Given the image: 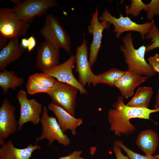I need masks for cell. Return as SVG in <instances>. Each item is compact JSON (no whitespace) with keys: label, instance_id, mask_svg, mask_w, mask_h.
I'll return each mask as SVG.
<instances>
[{"label":"cell","instance_id":"6da1fadb","mask_svg":"<svg viewBox=\"0 0 159 159\" xmlns=\"http://www.w3.org/2000/svg\"><path fill=\"white\" fill-rule=\"evenodd\" d=\"M124 99L122 96L119 95L112 105L113 108L110 109L107 113L109 129L117 136L122 134L128 135L134 132L135 127L130 123V119L138 118L150 120L151 114L159 112L158 108L151 109L129 107L124 103Z\"/></svg>","mask_w":159,"mask_h":159},{"label":"cell","instance_id":"7a4b0ae2","mask_svg":"<svg viewBox=\"0 0 159 159\" xmlns=\"http://www.w3.org/2000/svg\"><path fill=\"white\" fill-rule=\"evenodd\" d=\"M122 39L124 45L120 46V49L123 54L128 70L148 77L155 75L156 72L145 58L146 47L142 45L138 49H135L133 45L130 33L127 34Z\"/></svg>","mask_w":159,"mask_h":159},{"label":"cell","instance_id":"3957f363","mask_svg":"<svg viewBox=\"0 0 159 159\" xmlns=\"http://www.w3.org/2000/svg\"><path fill=\"white\" fill-rule=\"evenodd\" d=\"M40 32L45 40L55 47L63 48L67 52L70 53V37L54 15L49 14L46 15L44 25Z\"/></svg>","mask_w":159,"mask_h":159},{"label":"cell","instance_id":"277c9868","mask_svg":"<svg viewBox=\"0 0 159 159\" xmlns=\"http://www.w3.org/2000/svg\"><path fill=\"white\" fill-rule=\"evenodd\" d=\"M30 27L29 23L19 19L13 8L0 9V37L7 39L25 36Z\"/></svg>","mask_w":159,"mask_h":159},{"label":"cell","instance_id":"5b68a950","mask_svg":"<svg viewBox=\"0 0 159 159\" xmlns=\"http://www.w3.org/2000/svg\"><path fill=\"white\" fill-rule=\"evenodd\" d=\"M79 90L67 83L57 81L48 94L52 102L75 117L76 99Z\"/></svg>","mask_w":159,"mask_h":159},{"label":"cell","instance_id":"8992f818","mask_svg":"<svg viewBox=\"0 0 159 159\" xmlns=\"http://www.w3.org/2000/svg\"><path fill=\"white\" fill-rule=\"evenodd\" d=\"M99 19L113 25L115 28L114 32L116 33L117 38L124 32L132 31L139 32L142 39H144L145 35L148 34L155 24L154 21L152 20L149 22L138 24L132 21L127 16L124 17L121 14L119 17L117 18L112 16L106 8Z\"/></svg>","mask_w":159,"mask_h":159},{"label":"cell","instance_id":"52a82bcc","mask_svg":"<svg viewBox=\"0 0 159 159\" xmlns=\"http://www.w3.org/2000/svg\"><path fill=\"white\" fill-rule=\"evenodd\" d=\"M58 5L55 0H26L13 9L19 19L29 23L36 16L46 14L49 8Z\"/></svg>","mask_w":159,"mask_h":159},{"label":"cell","instance_id":"ba28073f","mask_svg":"<svg viewBox=\"0 0 159 159\" xmlns=\"http://www.w3.org/2000/svg\"><path fill=\"white\" fill-rule=\"evenodd\" d=\"M40 122L42 125V133L40 136L37 138L39 141L47 139L49 145L55 140L64 146H67L70 144V139L62 130L57 119L49 115L46 106L43 108Z\"/></svg>","mask_w":159,"mask_h":159},{"label":"cell","instance_id":"9c48e42d","mask_svg":"<svg viewBox=\"0 0 159 159\" xmlns=\"http://www.w3.org/2000/svg\"><path fill=\"white\" fill-rule=\"evenodd\" d=\"M16 98L20 105L18 130H20L24 124L29 122L34 125H37L40 122V115L42 108V104L35 99H29L27 93L23 90L19 91Z\"/></svg>","mask_w":159,"mask_h":159},{"label":"cell","instance_id":"30bf717a","mask_svg":"<svg viewBox=\"0 0 159 159\" xmlns=\"http://www.w3.org/2000/svg\"><path fill=\"white\" fill-rule=\"evenodd\" d=\"M75 63V56L72 54L64 62L43 73L56 78L59 81L74 86L82 94L87 95V90L76 79L73 73L72 69Z\"/></svg>","mask_w":159,"mask_h":159},{"label":"cell","instance_id":"8fae6325","mask_svg":"<svg viewBox=\"0 0 159 159\" xmlns=\"http://www.w3.org/2000/svg\"><path fill=\"white\" fill-rule=\"evenodd\" d=\"M99 10L96 7L95 12L92 13V18L90 24L88 27L89 32L93 35V39L90 45L89 62L90 66H92L95 63L99 49L101 47L102 33L104 29H107L109 23L105 21L100 22L98 18Z\"/></svg>","mask_w":159,"mask_h":159},{"label":"cell","instance_id":"7c38bea8","mask_svg":"<svg viewBox=\"0 0 159 159\" xmlns=\"http://www.w3.org/2000/svg\"><path fill=\"white\" fill-rule=\"evenodd\" d=\"M59 49L45 40L38 47L35 65L42 72L51 69L59 64Z\"/></svg>","mask_w":159,"mask_h":159},{"label":"cell","instance_id":"4fadbf2b","mask_svg":"<svg viewBox=\"0 0 159 159\" xmlns=\"http://www.w3.org/2000/svg\"><path fill=\"white\" fill-rule=\"evenodd\" d=\"M87 40L83 35L82 44L77 47L75 55L76 63V72L78 74L79 82L84 87L92 84V79L95 74L92 71L88 58Z\"/></svg>","mask_w":159,"mask_h":159},{"label":"cell","instance_id":"5bb4252c","mask_svg":"<svg viewBox=\"0 0 159 159\" xmlns=\"http://www.w3.org/2000/svg\"><path fill=\"white\" fill-rule=\"evenodd\" d=\"M16 109L7 98L4 100L0 107V139H6L17 132L18 124L14 115Z\"/></svg>","mask_w":159,"mask_h":159},{"label":"cell","instance_id":"9a60e30c","mask_svg":"<svg viewBox=\"0 0 159 159\" xmlns=\"http://www.w3.org/2000/svg\"><path fill=\"white\" fill-rule=\"evenodd\" d=\"M148 78L128 70L115 83L114 87L118 89L124 98L128 99L133 95L136 87L145 82Z\"/></svg>","mask_w":159,"mask_h":159},{"label":"cell","instance_id":"2e32d148","mask_svg":"<svg viewBox=\"0 0 159 159\" xmlns=\"http://www.w3.org/2000/svg\"><path fill=\"white\" fill-rule=\"evenodd\" d=\"M49 109L56 116L58 122L62 130L64 132L70 130L72 134H76L77 128L83 123L81 118H76L70 115L61 107L54 104L52 102L48 105Z\"/></svg>","mask_w":159,"mask_h":159},{"label":"cell","instance_id":"e0dca14e","mask_svg":"<svg viewBox=\"0 0 159 159\" xmlns=\"http://www.w3.org/2000/svg\"><path fill=\"white\" fill-rule=\"evenodd\" d=\"M38 141L37 138L34 145L29 143L27 147L20 149L15 147L12 140H10L1 146L0 159H30L34 151L41 148L40 145H37Z\"/></svg>","mask_w":159,"mask_h":159},{"label":"cell","instance_id":"ac0fdd59","mask_svg":"<svg viewBox=\"0 0 159 159\" xmlns=\"http://www.w3.org/2000/svg\"><path fill=\"white\" fill-rule=\"evenodd\" d=\"M19 38L9 40L8 43L0 51V70L2 71L12 62L17 60L22 55L25 49L19 42Z\"/></svg>","mask_w":159,"mask_h":159},{"label":"cell","instance_id":"d6986e66","mask_svg":"<svg viewBox=\"0 0 159 159\" xmlns=\"http://www.w3.org/2000/svg\"><path fill=\"white\" fill-rule=\"evenodd\" d=\"M158 134L154 130L147 129L140 132L138 135L135 143L145 155H152L156 151L159 143Z\"/></svg>","mask_w":159,"mask_h":159},{"label":"cell","instance_id":"ffe728a7","mask_svg":"<svg viewBox=\"0 0 159 159\" xmlns=\"http://www.w3.org/2000/svg\"><path fill=\"white\" fill-rule=\"evenodd\" d=\"M153 93L151 87H140L126 105L133 107L148 108Z\"/></svg>","mask_w":159,"mask_h":159},{"label":"cell","instance_id":"44dd1931","mask_svg":"<svg viewBox=\"0 0 159 159\" xmlns=\"http://www.w3.org/2000/svg\"><path fill=\"white\" fill-rule=\"evenodd\" d=\"M125 71L116 68H112L103 73L95 74L92 79V84L94 86L97 84H104L110 87H113Z\"/></svg>","mask_w":159,"mask_h":159},{"label":"cell","instance_id":"7402d4cb","mask_svg":"<svg viewBox=\"0 0 159 159\" xmlns=\"http://www.w3.org/2000/svg\"><path fill=\"white\" fill-rule=\"evenodd\" d=\"M2 71L0 73V86L4 94H6L9 89H15L23 84V78L18 77L14 71L6 69Z\"/></svg>","mask_w":159,"mask_h":159},{"label":"cell","instance_id":"603a6c76","mask_svg":"<svg viewBox=\"0 0 159 159\" xmlns=\"http://www.w3.org/2000/svg\"><path fill=\"white\" fill-rule=\"evenodd\" d=\"M26 87L28 93L31 95L41 92L48 94L52 89L35 79L32 75L29 77Z\"/></svg>","mask_w":159,"mask_h":159},{"label":"cell","instance_id":"cb8c5ba5","mask_svg":"<svg viewBox=\"0 0 159 159\" xmlns=\"http://www.w3.org/2000/svg\"><path fill=\"white\" fill-rule=\"evenodd\" d=\"M147 39H152V43L146 47V52L159 47V29L155 24L146 36Z\"/></svg>","mask_w":159,"mask_h":159},{"label":"cell","instance_id":"d4e9b609","mask_svg":"<svg viewBox=\"0 0 159 159\" xmlns=\"http://www.w3.org/2000/svg\"><path fill=\"white\" fill-rule=\"evenodd\" d=\"M114 144L117 145L122 149L130 159H156L153 155H144L134 152L126 147L120 140L115 141Z\"/></svg>","mask_w":159,"mask_h":159},{"label":"cell","instance_id":"484cf974","mask_svg":"<svg viewBox=\"0 0 159 159\" xmlns=\"http://www.w3.org/2000/svg\"><path fill=\"white\" fill-rule=\"evenodd\" d=\"M131 2L130 7L126 8L127 14L131 15L134 16L139 15L140 12L142 10H145L146 4L143 3L141 0H130Z\"/></svg>","mask_w":159,"mask_h":159},{"label":"cell","instance_id":"4316f807","mask_svg":"<svg viewBox=\"0 0 159 159\" xmlns=\"http://www.w3.org/2000/svg\"><path fill=\"white\" fill-rule=\"evenodd\" d=\"M32 75L35 79L51 88L54 87L57 81L53 77L43 72L36 73Z\"/></svg>","mask_w":159,"mask_h":159},{"label":"cell","instance_id":"83f0119b","mask_svg":"<svg viewBox=\"0 0 159 159\" xmlns=\"http://www.w3.org/2000/svg\"><path fill=\"white\" fill-rule=\"evenodd\" d=\"M145 11H147V18L149 20H152L155 15H159V0H152L146 4Z\"/></svg>","mask_w":159,"mask_h":159},{"label":"cell","instance_id":"f1b7e54d","mask_svg":"<svg viewBox=\"0 0 159 159\" xmlns=\"http://www.w3.org/2000/svg\"><path fill=\"white\" fill-rule=\"evenodd\" d=\"M147 59L148 64L155 71L159 73V54L157 53Z\"/></svg>","mask_w":159,"mask_h":159},{"label":"cell","instance_id":"f546056e","mask_svg":"<svg viewBox=\"0 0 159 159\" xmlns=\"http://www.w3.org/2000/svg\"><path fill=\"white\" fill-rule=\"evenodd\" d=\"M82 153V150H75L73 151L69 155L60 157L58 159H85L81 156Z\"/></svg>","mask_w":159,"mask_h":159},{"label":"cell","instance_id":"4dcf8cb0","mask_svg":"<svg viewBox=\"0 0 159 159\" xmlns=\"http://www.w3.org/2000/svg\"><path fill=\"white\" fill-rule=\"evenodd\" d=\"M113 150L116 159H130L128 156H126L123 154L121 148L116 144H114L113 146Z\"/></svg>","mask_w":159,"mask_h":159},{"label":"cell","instance_id":"1f68e13d","mask_svg":"<svg viewBox=\"0 0 159 159\" xmlns=\"http://www.w3.org/2000/svg\"><path fill=\"white\" fill-rule=\"evenodd\" d=\"M28 39V47L27 49L29 52H30L35 47L37 42L36 39L33 35L31 36Z\"/></svg>","mask_w":159,"mask_h":159},{"label":"cell","instance_id":"d6a6232c","mask_svg":"<svg viewBox=\"0 0 159 159\" xmlns=\"http://www.w3.org/2000/svg\"><path fill=\"white\" fill-rule=\"evenodd\" d=\"M28 43V38H23L21 40L20 44L24 49H27Z\"/></svg>","mask_w":159,"mask_h":159},{"label":"cell","instance_id":"836d02e7","mask_svg":"<svg viewBox=\"0 0 159 159\" xmlns=\"http://www.w3.org/2000/svg\"><path fill=\"white\" fill-rule=\"evenodd\" d=\"M155 108L159 109V87L157 91L154 105Z\"/></svg>","mask_w":159,"mask_h":159},{"label":"cell","instance_id":"e575fe53","mask_svg":"<svg viewBox=\"0 0 159 159\" xmlns=\"http://www.w3.org/2000/svg\"><path fill=\"white\" fill-rule=\"evenodd\" d=\"M8 39L0 37V48L1 49L4 47L6 45Z\"/></svg>","mask_w":159,"mask_h":159},{"label":"cell","instance_id":"d590c367","mask_svg":"<svg viewBox=\"0 0 159 159\" xmlns=\"http://www.w3.org/2000/svg\"><path fill=\"white\" fill-rule=\"evenodd\" d=\"M10 1L15 4V5H18L21 2V0H11Z\"/></svg>","mask_w":159,"mask_h":159},{"label":"cell","instance_id":"8d00e7d4","mask_svg":"<svg viewBox=\"0 0 159 159\" xmlns=\"http://www.w3.org/2000/svg\"><path fill=\"white\" fill-rule=\"evenodd\" d=\"M154 157L156 159H159V154L154 155Z\"/></svg>","mask_w":159,"mask_h":159}]
</instances>
